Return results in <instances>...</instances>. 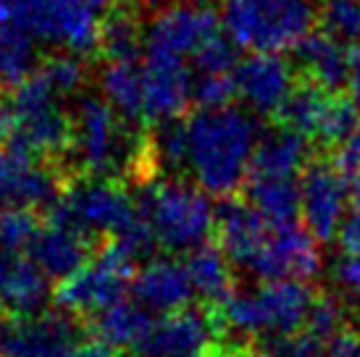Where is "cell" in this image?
<instances>
[{"label":"cell","instance_id":"47","mask_svg":"<svg viewBox=\"0 0 360 357\" xmlns=\"http://www.w3.org/2000/svg\"><path fill=\"white\" fill-rule=\"evenodd\" d=\"M0 308H3V305H0ZM0 323H3V320H0Z\"/></svg>","mask_w":360,"mask_h":357},{"label":"cell","instance_id":"15","mask_svg":"<svg viewBox=\"0 0 360 357\" xmlns=\"http://www.w3.org/2000/svg\"><path fill=\"white\" fill-rule=\"evenodd\" d=\"M234 87L242 108L252 116H281L284 105L297 89L295 66L284 56L255 53L240 60Z\"/></svg>","mask_w":360,"mask_h":357},{"label":"cell","instance_id":"29","mask_svg":"<svg viewBox=\"0 0 360 357\" xmlns=\"http://www.w3.org/2000/svg\"><path fill=\"white\" fill-rule=\"evenodd\" d=\"M37 71V45L16 27L0 24V89H16Z\"/></svg>","mask_w":360,"mask_h":357},{"label":"cell","instance_id":"37","mask_svg":"<svg viewBox=\"0 0 360 357\" xmlns=\"http://www.w3.org/2000/svg\"><path fill=\"white\" fill-rule=\"evenodd\" d=\"M331 281L340 289V294L360 302V255L342 252L331 266Z\"/></svg>","mask_w":360,"mask_h":357},{"label":"cell","instance_id":"35","mask_svg":"<svg viewBox=\"0 0 360 357\" xmlns=\"http://www.w3.org/2000/svg\"><path fill=\"white\" fill-rule=\"evenodd\" d=\"M40 228V221L32 210H0V245L16 255L30 252Z\"/></svg>","mask_w":360,"mask_h":357},{"label":"cell","instance_id":"31","mask_svg":"<svg viewBox=\"0 0 360 357\" xmlns=\"http://www.w3.org/2000/svg\"><path fill=\"white\" fill-rule=\"evenodd\" d=\"M321 32H326L342 45L360 42V0H321L319 3Z\"/></svg>","mask_w":360,"mask_h":357},{"label":"cell","instance_id":"11","mask_svg":"<svg viewBox=\"0 0 360 357\" xmlns=\"http://www.w3.org/2000/svg\"><path fill=\"white\" fill-rule=\"evenodd\" d=\"M82 339V320L66 310L13 316L0 323V357H71Z\"/></svg>","mask_w":360,"mask_h":357},{"label":"cell","instance_id":"38","mask_svg":"<svg viewBox=\"0 0 360 357\" xmlns=\"http://www.w3.org/2000/svg\"><path fill=\"white\" fill-rule=\"evenodd\" d=\"M337 239L342 245V252L360 255V181H352L350 208H347V216H345V223H342Z\"/></svg>","mask_w":360,"mask_h":357},{"label":"cell","instance_id":"19","mask_svg":"<svg viewBox=\"0 0 360 357\" xmlns=\"http://www.w3.org/2000/svg\"><path fill=\"white\" fill-rule=\"evenodd\" d=\"M142 87H145V116L153 121H179L192 103V66L171 60L142 58Z\"/></svg>","mask_w":360,"mask_h":357},{"label":"cell","instance_id":"18","mask_svg":"<svg viewBox=\"0 0 360 357\" xmlns=\"http://www.w3.org/2000/svg\"><path fill=\"white\" fill-rule=\"evenodd\" d=\"M95 242L84 237L69 223L51 219L48 226L40 228L37 239L32 242L30 255L27 258L40 268L51 281H66L74 273H79L95 255Z\"/></svg>","mask_w":360,"mask_h":357},{"label":"cell","instance_id":"17","mask_svg":"<svg viewBox=\"0 0 360 357\" xmlns=\"http://www.w3.org/2000/svg\"><path fill=\"white\" fill-rule=\"evenodd\" d=\"M129 292L137 305H142L148 313H160V316L190 308L195 297L184 260L176 258L148 260L134 273Z\"/></svg>","mask_w":360,"mask_h":357},{"label":"cell","instance_id":"1","mask_svg":"<svg viewBox=\"0 0 360 357\" xmlns=\"http://www.w3.org/2000/svg\"><path fill=\"white\" fill-rule=\"evenodd\" d=\"M187 129V171L192 184L210 197L231 200L248 184L260 145L255 116L240 105L198 108L184 121Z\"/></svg>","mask_w":360,"mask_h":357},{"label":"cell","instance_id":"26","mask_svg":"<svg viewBox=\"0 0 360 357\" xmlns=\"http://www.w3.org/2000/svg\"><path fill=\"white\" fill-rule=\"evenodd\" d=\"M248 205L274 226L300 223V178H248Z\"/></svg>","mask_w":360,"mask_h":357},{"label":"cell","instance_id":"36","mask_svg":"<svg viewBox=\"0 0 360 357\" xmlns=\"http://www.w3.org/2000/svg\"><path fill=\"white\" fill-rule=\"evenodd\" d=\"M326 347L316 337H310L305 331L292 334V337L279 339H263L260 355L263 357H326Z\"/></svg>","mask_w":360,"mask_h":357},{"label":"cell","instance_id":"10","mask_svg":"<svg viewBox=\"0 0 360 357\" xmlns=\"http://www.w3.org/2000/svg\"><path fill=\"white\" fill-rule=\"evenodd\" d=\"M284 129L300 134L308 142L342 145L360 124V110L340 92H329L316 84H300L281 110Z\"/></svg>","mask_w":360,"mask_h":357},{"label":"cell","instance_id":"2","mask_svg":"<svg viewBox=\"0 0 360 357\" xmlns=\"http://www.w3.org/2000/svg\"><path fill=\"white\" fill-rule=\"evenodd\" d=\"M0 145L32 158H60L69 152L71 110L37 71L0 100Z\"/></svg>","mask_w":360,"mask_h":357},{"label":"cell","instance_id":"44","mask_svg":"<svg viewBox=\"0 0 360 357\" xmlns=\"http://www.w3.org/2000/svg\"><path fill=\"white\" fill-rule=\"evenodd\" d=\"M92 3H95L98 8H103L105 13H108V11H110V3H113V0H92Z\"/></svg>","mask_w":360,"mask_h":357},{"label":"cell","instance_id":"8","mask_svg":"<svg viewBox=\"0 0 360 357\" xmlns=\"http://www.w3.org/2000/svg\"><path fill=\"white\" fill-rule=\"evenodd\" d=\"M221 30V16L205 0H174L148 21L145 40H142V58L187 63L198 50L216 37Z\"/></svg>","mask_w":360,"mask_h":357},{"label":"cell","instance_id":"40","mask_svg":"<svg viewBox=\"0 0 360 357\" xmlns=\"http://www.w3.org/2000/svg\"><path fill=\"white\" fill-rule=\"evenodd\" d=\"M326 357H360V331H342L326 347Z\"/></svg>","mask_w":360,"mask_h":357},{"label":"cell","instance_id":"3","mask_svg":"<svg viewBox=\"0 0 360 357\" xmlns=\"http://www.w3.org/2000/svg\"><path fill=\"white\" fill-rule=\"evenodd\" d=\"M137 208L150 223L153 237L171 255L195 252L208 245L216 231V208L198 184L179 176L145 181L137 195Z\"/></svg>","mask_w":360,"mask_h":357},{"label":"cell","instance_id":"4","mask_svg":"<svg viewBox=\"0 0 360 357\" xmlns=\"http://www.w3.org/2000/svg\"><path fill=\"white\" fill-rule=\"evenodd\" d=\"M221 30L237 50L281 56L316 32V0H221Z\"/></svg>","mask_w":360,"mask_h":357},{"label":"cell","instance_id":"46","mask_svg":"<svg viewBox=\"0 0 360 357\" xmlns=\"http://www.w3.org/2000/svg\"><path fill=\"white\" fill-rule=\"evenodd\" d=\"M208 355H210V352H208ZM208 355H198V357H208Z\"/></svg>","mask_w":360,"mask_h":357},{"label":"cell","instance_id":"45","mask_svg":"<svg viewBox=\"0 0 360 357\" xmlns=\"http://www.w3.org/2000/svg\"><path fill=\"white\" fill-rule=\"evenodd\" d=\"M134 3H137V6H155L158 0H134Z\"/></svg>","mask_w":360,"mask_h":357},{"label":"cell","instance_id":"34","mask_svg":"<svg viewBox=\"0 0 360 357\" xmlns=\"http://www.w3.org/2000/svg\"><path fill=\"white\" fill-rule=\"evenodd\" d=\"M345 318H347V313H345V305L340 299H334L331 294H316L302 331L316 337L323 344H329L331 339L340 337L345 331Z\"/></svg>","mask_w":360,"mask_h":357},{"label":"cell","instance_id":"21","mask_svg":"<svg viewBox=\"0 0 360 357\" xmlns=\"http://www.w3.org/2000/svg\"><path fill=\"white\" fill-rule=\"evenodd\" d=\"M295 63L300 66L310 84L337 92L347 82L350 48L329 37L326 32H313L295 48Z\"/></svg>","mask_w":360,"mask_h":357},{"label":"cell","instance_id":"13","mask_svg":"<svg viewBox=\"0 0 360 357\" xmlns=\"http://www.w3.org/2000/svg\"><path fill=\"white\" fill-rule=\"evenodd\" d=\"M242 271L260 278V284L269 281L308 284V278L321 271L319 242L310 237V231L302 223H287V226L271 223L269 237L263 239L260 249Z\"/></svg>","mask_w":360,"mask_h":357},{"label":"cell","instance_id":"24","mask_svg":"<svg viewBox=\"0 0 360 357\" xmlns=\"http://www.w3.org/2000/svg\"><path fill=\"white\" fill-rule=\"evenodd\" d=\"M51 299V278L30 258H16L0 278V305L13 316H37Z\"/></svg>","mask_w":360,"mask_h":357},{"label":"cell","instance_id":"33","mask_svg":"<svg viewBox=\"0 0 360 357\" xmlns=\"http://www.w3.org/2000/svg\"><path fill=\"white\" fill-rule=\"evenodd\" d=\"M37 74H40L42 79L48 82L63 100L79 98V89H82V84H84V77H87L82 58L69 56V53L42 60L40 66H37Z\"/></svg>","mask_w":360,"mask_h":357},{"label":"cell","instance_id":"28","mask_svg":"<svg viewBox=\"0 0 360 357\" xmlns=\"http://www.w3.org/2000/svg\"><path fill=\"white\" fill-rule=\"evenodd\" d=\"M142 40H145V27L137 21L134 11L121 6L108 11L101 34V50L105 60L137 63L142 56Z\"/></svg>","mask_w":360,"mask_h":357},{"label":"cell","instance_id":"22","mask_svg":"<svg viewBox=\"0 0 360 357\" xmlns=\"http://www.w3.org/2000/svg\"><path fill=\"white\" fill-rule=\"evenodd\" d=\"M310 142L290 129H274L260 137L255 150L250 176H271V178H300L308 169Z\"/></svg>","mask_w":360,"mask_h":357},{"label":"cell","instance_id":"32","mask_svg":"<svg viewBox=\"0 0 360 357\" xmlns=\"http://www.w3.org/2000/svg\"><path fill=\"white\" fill-rule=\"evenodd\" d=\"M53 0H0V24L16 27L34 42H45Z\"/></svg>","mask_w":360,"mask_h":357},{"label":"cell","instance_id":"39","mask_svg":"<svg viewBox=\"0 0 360 357\" xmlns=\"http://www.w3.org/2000/svg\"><path fill=\"white\" fill-rule=\"evenodd\" d=\"M334 166L352 181H360V124L350 131V137L342 145H337V155H334Z\"/></svg>","mask_w":360,"mask_h":357},{"label":"cell","instance_id":"9","mask_svg":"<svg viewBox=\"0 0 360 357\" xmlns=\"http://www.w3.org/2000/svg\"><path fill=\"white\" fill-rule=\"evenodd\" d=\"M134 260L113 242H105L87 266L56 289V305L71 316H98L116 305L129 292L134 278Z\"/></svg>","mask_w":360,"mask_h":357},{"label":"cell","instance_id":"30","mask_svg":"<svg viewBox=\"0 0 360 357\" xmlns=\"http://www.w3.org/2000/svg\"><path fill=\"white\" fill-rule=\"evenodd\" d=\"M148 155L153 166L166 171L169 176L187 171V129L181 121H163L155 126L150 142H148Z\"/></svg>","mask_w":360,"mask_h":357},{"label":"cell","instance_id":"25","mask_svg":"<svg viewBox=\"0 0 360 357\" xmlns=\"http://www.w3.org/2000/svg\"><path fill=\"white\" fill-rule=\"evenodd\" d=\"M184 268L190 276L192 292L200 302L221 308L234 294V276H231L229 258L216 245H202L184 258Z\"/></svg>","mask_w":360,"mask_h":357},{"label":"cell","instance_id":"43","mask_svg":"<svg viewBox=\"0 0 360 357\" xmlns=\"http://www.w3.org/2000/svg\"><path fill=\"white\" fill-rule=\"evenodd\" d=\"M208 357H263L260 349H250V347H221L213 349Z\"/></svg>","mask_w":360,"mask_h":357},{"label":"cell","instance_id":"42","mask_svg":"<svg viewBox=\"0 0 360 357\" xmlns=\"http://www.w3.org/2000/svg\"><path fill=\"white\" fill-rule=\"evenodd\" d=\"M71 357H119V355H116V349L105 347L103 342H82L79 347L74 349Z\"/></svg>","mask_w":360,"mask_h":357},{"label":"cell","instance_id":"5","mask_svg":"<svg viewBox=\"0 0 360 357\" xmlns=\"http://www.w3.org/2000/svg\"><path fill=\"white\" fill-rule=\"evenodd\" d=\"M148 145H137L134 126L116 116L101 95H79L71 108L69 155L87 176L113 178L137 169Z\"/></svg>","mask_w":360,"mask_h":357},{"label":"cell","instance_id":"23","mask_svg":"<svg viewBox=\"0 0 360 357\" xmlns=\"http://www.w3.org/2000/svg\"><path fill=\"white\" fill-rule=\"evenodd\" d=\"M101 98L116 110L129 126H140L145 116V87H142V69L127 60H105L98 77Z\"/></svg>","mask_w":360,"mask_h":357},{"label":"cell","instance_id":"20","mask_svg":"<svg viewBox=\"0 0 360 357\" xmlns=\"http://www.w3.org/2000/svg\"><path fill=\"white\" fill-rule=\"evenodd\" d=\"M271 223L240 200H224L216 208V237L231 266L245 268L269 237Z\"/></svg>","mask_w":360,"mask_h":357},{"label":"cell","instance_id":"41","mask_svg":"<svg viewBox=\"0 0 360 357\" xmlns=\"http://www.w3.org/2000/svg\"><path fill=\"white\" fill-rule=\"evenodd\" d=\"M347 98L352 100V105L360 110V42L350 48V66H347Z\"/></svg>","mask_w":360,"mask_h":357},{"label":"cell","instance_id":"7","mask_svg":"<svg viewBox=\"0 0 360 357\" xmlns=\"http://www.w3.org/2000/svg\"><path fill=\"white\" fill-rule=\"evenodd\" d=\"M51 219L69 223L95 242L98 237H121L140 221V208L137 197H131L116 178L87 176L60 195Z\"/></svg>","mask_w":360,"mask_h":357},{"label":"cell","instance_id":"6","mask_svg":"<svg viewBox=\"0 0 360 357\" xmlns=\"http://www.w3.org/2000/svg\"><path fill=\"white\" fill-rule=\"evenodd\" d=\"M313 299L302 281H269L234 292L219 308V320L242 337H292L305 328Z\"/></svg>","mask_w":360,"mask_h":357},{"label":"cell","instance_id":"12","mask_svg":"<svg viewBox=\"0 0 360 357\" xmlns=\"http://www.w3.org/2000/svg\"><path fill=\"white\" fill-rule=\"evenodd\" d=\"M352 184L329 160H310L300 176V219L316 242L340 237Z\"/></svg>","mask_w":360,"mask_h":357},{"label":"cell","instance_id":"27","mask_svg":"<svg viewBox=\"0 0 360 357\" xmlns=\"http://www.w3.org/2000/svg\"><path fill=\"white\" fill-rule=\"evenodd\" d=\"M153 313L137 305L134 299H121L108 310L92 318V334L110 349H134L140 344L148 328L153 326Z\"/></svg>","mask_w":360,"mask_h":357},{"label":"cell","instance_id":"14","mask_svg":"<svg viewBox=\"0 0 360 357\" xmlns=\"http://www.w3.org/2000/svg\"><path fill=\"white\" fill-rule=\"evenodd\" d=\"M219 313L205 305H190L184 310L153 320L148 334L131 357H198L208 355L213 339L219 337Z\"/></svg>","mask_w":360,"mask_h":357},{"label":"cell","instance_id":"16","mask_svg":"<svg viewBox=\"0 0 360 357\" xmlns=\"http://www.w3.org/2000/svg\"><path fill=\"white\" fill-rule=\"evenodd\" d=\"M60 195L58 171L40 158L0 145V210H53Z\"/></svg>","mask_w":360,"mask_h":357}]
</instances>
